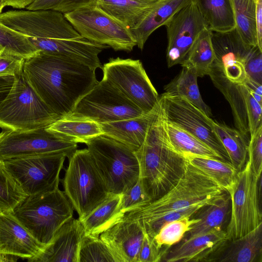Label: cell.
Listing matches in <instances>:
<instances>
[{
  "instance_id": "cell-1",
  "label": "cell",
  "mask_w": 262,
  "mask_h": 262,
  "mask_svg": "<svg viewBox=\"0 0 262 262\" xmlns=\"http://www.w3.org/2000/svg\"><path fill=\"white\" fill-rule=\"evenodd\" d=\"M0 22L25 35L37 51L77 61L95 71L102 69L98 55L109 47L82 37L61 12L10 10L0 14Z\"/></svg>"
},
{
  "instance_id": "cell-2",
  "label": "cell",
  "mask_w": 262,
  "mask_h": 262,
  "mask_svg": "<svg viewBox=\"0 0 262 262\" xmlns=\"http://www.w3.org/2000/svg\"><path fill=\"white\" fill-rule=\"evenodd\" d=\"M23 68L33 89L60 118L70 115L98 82L89 66L42 51L25 58Z\"/></svg>"
},
{
  "instance_id": "cell-3",
  "label": "cell",
  "mask_w": 262,
  "mask_h": 262,
  "mask_svg": "<svg viewBox=\"0 0 262 262\" xmlns=\"http://www.w3.org/2000/svg\"><path fill=\"white\" fill-rule=\"evenodd\" d=\"M135 154L139 165V179L152 201L173 187L185 171L188 161L168 139L160 97L144 140Z\"/></svg>"
},
{
  "instance_id": "cell-4",
  "label": "cell",
  "mask_w": 262,
  "mask_h": 262,
  "mask_svg": "<svg viewBox=\"0 0 262 262\" xmlns=\"http://www.w3.org/2000/svg\"><path fill=\"white\" fill-rule=\"evenodd\" d=\"M225 191L188 162L173 187L147 205L126 213L122 219L136 220L143 227L171 211L194 204L208 205Z\"/></svg>"
},
{
  "instance_id": "cell-5",
  "label": "cell",
  "mask_w": 262,
  "mask_h": 262,
  "mask_svg": "<svg viewBox=\"0 0 262 262\" xmlns=\"http://www.w3.org/2000/svg\"><path fill=\"white\" fill-rule=\"evenodd\" d=\"M23 66L14 75L10 92L0 103V128L3 130L46 128L60 118L33 89Z\"/></svg>"
},
{
  "instance_id": "cell-6",
  "label": "cell",
  "mask_w": 262,
  "mask_h": 262,
  "mask_svg": "<svg viewBox=\"0 0 262 262\" xmlns=\"http://www.w3.org/2000/svg\"><path fill=\"white\" fill-rule=\"evenodd\" d=\"M73 211L64 192L58 188L52 191L27 196L11 213L46 247L61 226L73 217Z\"/></svg>"
},
{
  "instance_id": "cell-7",
  "label": "cell",
  "mask_w": 262,
  "mask_h": 262,
  "mask_svg": "<svg viewBox=\"0 0 262 262\" xmlns=\"http://www.w3.org/2000/svg\"><path fill=\"white\" fill-rule=\"evenodd\" d=\"M63 185L80 221L111 194L88 148L77 149L69 159Z\"/></svg>"
},
{
  "instance_id": "cell-8",
  "label": "cell",
  "mask_w": 262,
  "mask_h": 262,
  "mask_svg": "<svg viewBox=\"0 0 262 262\" xmlns=\"http://www.w3.org/2000/svg\"><path fill=\"white\" fill-rule=\"evenodd\" d=\"M85 144L110 194H121L139 178V165L135 151L104 135Z\"/></svg>"
},
{
  "instance_id": "cell-9",
  "label": "cell",
  "mask_w": 262,
  "mask_h": 262,
  "mask_svg": "<svg viewBox=\"0 0 262 262\" xmlns=\"http://www.w3.org/2000/svg\"><path fill=\"white\" fill-rule=\"evenodd\" d=\"M261 175L254 174L249 157L244 167L237 173L235 185L229 193L231 209L226 230L227 239L239 238L262 223L261 191L258 188Z\"/></svg>"
},
{
  "instance_id": "cell-10",
  "label": "cell",
  "mask_w": 262,
  "mask_h": 262,
  "mask_svg": "<svg viewBox=\"0 0 262 262\" xmlns=\"http://www.w3.org/2000/svg\"><path fill=\"white\" fill-rule=\"evenodd\" d=\"M64 15L80 35L91 42L127 52L137 46L129 28L102 10L97 2Z\"/></svg>"
},
{
  "instance_id": "cell-11",
  "label": "cell",
  "mask_w": 262,
  "mask_h": 262,
  "mask_svg": "<svg viewBox=\"0 0 262 262\" xmlns=\"http://www.w3.org/2000/svg\"><path fill=\"white\" fill-rule=\"evenodd\" d=\"M105 81L144 113L151 111L160 96L138 59L111 58L101 69Z\"/></svg>"
},
{
  "instance_id": "cell-12",
  "label": "cell",
  "mask_w": 262,
  "mask_h": 262,
  "mask_svg": "<svg viewBox=\"0 0 262 262\" xmlns=\"http://www.w3.org/2000/svg\"><path fill=\"white\" fill-rule=\"evenodd\" d=\"M66 155L63 153L32 155L4 160L6 169L27 196L58 188Z\"/></svg>"
},
{
  "instance_id": "cell-13",
  "label": "cell",
  "mask_w": 262,
  "mask_h": 262,
  "mask_svg": "<svg viewBox=\"0 0 262 262\" xmlns=\"http://www.w3.org/2000/svg\"><path fill=\"white\" fill-rule=\"evenodd\" d=\"M143 114L139 107L102 79L78 101L72 113L66 117L103 123Z\"/></svg>"
},
{
  "instance_id": "cell-14",
  "label": "cell",
  "mask_w": 262,
  "mask_h": 262,
  "mask_svg": "<svg viewBox=\"0 0 262 262\" xmlns=\"http://www.w3.org/2000/svg\"><path fill=\"white\" fill-rule=\"evenodd\" d=\"M77 149L76 142L40 128L0 133V160L48 154L63 153L70 159Z\"/></svg>"
},
{
  "instance_id": "cell-15",
  "label": "cell",
  "mask_w": 262,
  "mask_h": 262,
  "mask_svg": "<svg viewBox=\"0 0 262 262\" xmlns=\"http://www.w3.org/2000/svg\"><path fill=\"white\" fill-rule=\"evenodd\" d=\"M160 97L167 121L191 134L208 146L223 161L230 163L215 132L214 121L185 98L164 93Z\"/></svg>"
},
{
  "instance_id": "cell-16",
  "label": "cell",
  "mask_w": 262,
  "mask_h": 262,
  "mask_svg": "<svg viewBox=\"0 0 262 262\" xmlns=\"http://www.w3.org/2000/svg\"><path fill=\"white\" fill-rule=\"evenodd\" d=\"M164 26L167 31L168 68L184 62L198 34L208 27L193 1L175 13Z\"/></svg>"
},
{
  "instance_id": "cell-17",
  "label": "cell",
  "mask_w": 262,
  "mask_h": 262,
  "mask_svg": "<svg viewBox=\"0 0 262 262\" xmlns=\"http://www.w3.org/2000/svg\"><path fill=\"white\" fill-rule=\"evenodd\" d=\"M231 106L235 127L244 135H253L262 126V107L243 83L230 81L211 68L208 75Z\"/></svg>"
},
{
  "instance_id": "cell-18",
  "label": "cell",
  "mask_w": 262,
  "mask_h": 262,
  "mask_svg": "<svg viewBox=\"0 0 262 262\" xmlns=\"http://www.w3.org/2000/svg\"><path fill=\"white\" fill-rule=\"evenodd\" d=\"M211 41L215 59L211 68L231 82L243 83L247 78L245 64L255 47L246 44L236 28L226 32H212Z\"/></svg>"
},
{
  "instance_id": "cell-19",
  "label": "cell",
  "mask_w": 262,
  "mask_h": 262,
  "mask_svg": "<svg viewBox=\"0 0 262 262\" xmlns=\"http://www.w3.org/2000/svg\"><path fill=\"white\" fill-rule=\"evenodd\" d=\"M145 233L138 221L122 219L102 232L99 237L116 262H138Z\"/></svg>"
},
{
  "instance_id": "cell-20",
  "label": "cell",
  "mask_w": 262,
  "mask_h": 262,
  "mask_svg": "<svg viewBox=\"0 0 262 262\" xmlns=\"http://www.w3.org/2000/svg\"><path fill=\"white\" fill-rule=\"evenodd\" d=\"M45 248L11 212H0V253L31 261Z\"/></svg>"
},
{
  "instance_id": "cell-21",
  "label": "cell",
  "mask_w": 262,
  "mask_h": 262,
  "mask_svg": "<svg viewBox=\"0 0 262 262\" xmlns=\"http://www.w3.org/2000/svg\"><path fill=\"white\" fill-rule=\"evenodd\" d=\"M84 229L78 219L73 217L56 232L51 242L31 262H78Z\"/></svg>"
},
{
  "instance_id": "cell-22",
  "label": "cell",
  "mask_w": 262,
  "mask_h": 262,
  "mask_svg": "<svg viewBox=\"0 0 262 262\" xmlns=\"http://www.w3.org/2000/svg\"><path fill=\"white\" fill-rule=\"evenodd\" d=\"M227 239L226 230L214 229L208 232L186 237L167 250L161 261L187 262L204 261Z\"/></svg>"
},
{
  "instance_id": "cell-23",
  "label": "cell",
  "mask_w": 262,
  "mask_h": 262,
  "mask_svg": "<svg viewBox=\"0 0 262 262\" xmlns=\"http://www.w3.org/2000/svg\"><path fill=\"white\" fill-rule=\"evenodd\" d=\"M220 262H261L262 223L246 234L226 239L205 260Z\"/></svg>"
},
{
  "instance_id": "cell-24",
  "label": "cell",
  "mask_w": 262,
  "mask_h": 262,
  "mask_svg": "<svg viewBox=\"0 0 262 262\" xmlns=\"http://www.w3.org/2000/svg\"><path fill=\"white\" fill-rule=\"evenodd\" d=\"M157 104L151 111L141 116L100 123L103 135L123 144L134 151L137 150L144 140L149 124L155 115Z\"/></svg>"
},
{
  "instance_id": "cell-25",
  "label": "cell",
  "mask_w": 262,
  "mask_h": 262,
  "mask_svg": "<svg viewBox=\"0 0 262 262\" xmlns=\"http://www.w3.org/2000/svg\"><path fill=\"white\" fill-rule=\"evenodd\" d=\"M192 0H162L130 31L138 47L142 50L149 36Z\"/></svg>"
},
{
  "instance_id": "cell-26",
  "label": "cell",
  "mask_w": 262,
  "mask_h": 262,
  "mask_svg": "<svg viewBox=\"0 0 262 262\" xmlns=\"http://www.w3.org/2000/svg\"><path fill=\"white\" fill-rule=\"evenodd\" d=\"M231 204L229 193L225 191L210 204L202 207L195 215L198 221L185 234L189 237L208 232L214 229H224L229 221Z\"/></svg>"
},
{
  "instance_id": "cell-27",
  "label": "cell",
  "mask_w": 262,
  "mask_h": 262,
  "mask_svg": "<svg viewBox=\"0 0 262 262\" xmlns=\"http://www.w3.org/2000/svg\"><path fill=\"white\" fill-rule=\"evenodd\" d=\"M162 0H97L99 7L129 29L133 28Z\"/></svg>"
},
{
  "instance_id": "cell-28",
  "label": "cell",
  "mask_w": 262,
  "mask_h": 262,
  "mask_svg": "<svg viewBox=\"0 0 262 262\" xmlns=\"http://www.w3.org/2000/svg\"><path fill=\"white\" fill-rule=\"evenodd\" d=\"M121 194L110 195L80 222L85 235L100 234L120 221L123 216L118 212Z\"/></svg>"
},
{
  "instance_id": "cell-29",
  "label": "cell",
  "mask_w": 262,
  "mask_h": 262,
  "mask_svg": "<svg viewBox=\"0 0 262 262\" xmlns=\"http://www.w3.org/2000/svg\"><path fill=\"white\" fill-rule=\"evenodd\" d=\"M192 1L212 32H226L236 28L230 0Z\"/></svg>"
},
{
  "instance_id": "cell-30",
  "label": "cell",
  "mask_w": 262,
  "mask_h": 262,
  "mask_svg": "<svg viewBox=\"0 0 262 262\" xmlns=\"http://www.w3.org/2000/svg\"><path fill=\"white\" fill-rule=\"evenodd\" d=\"M195 72L182 67L181 72L164 87L167 95L185 98L210 117L211 110L203 101L200 94Z\"/></svg>"
},
{
  "instance_id": "cell-31",
  "label": "cell",
  "mask_w": 262,
  "mask_h": 262,
  "mask_svg": "<svg viewBox=\"0 0 262 262\" xmlns=\"http://www.w3.org/2000/svg\"><path fill=\"white\" fill-rule=\"evenodd\" d=\"M46 129L77 143H85L92 138L103 135L100 123L88 119L69 117L58 119Z\"/></svg>"
},
{
  "instance_id": "cell-32",
  "label": "cell",
  "mask_w": 262,
  "mask_h": 262,
  "mask_svg": "<svg viewBox=\"0 0 262 262\" xmlns=\"http://www.w3.org/2000/svg\"><path fill=\"white\" fill-rule=\"evenodd\" d=\"M212 33L208 27L204 28L197 35L186 59L181 64L194 71L198 77L209 75L215 59Z\"/></svg>"
},
{
  "instance_id": "cell-33",
  "label": "cell",
  "mask_w": 262,
  "mask_h": 262,
  "mask_svg": "<svg viewBox=\"0 0 262 262\" xmlns=\"http://www.w3.org/2000/svg\"><path fill=\"white\" fill-rule=\"evenodd\" d=\"M214 130L225 148L230 163L238 172L244 167L248 158L249 141L237 129L214 121Z\"/></svg>"
},
{
  "instance_id": "cell-34",
  "label": "cell",
  "mask_w": 262,
  "mask_h": 262,
  "mask_svg": "<svg viewBox=\"0 0 262 262\" xmlns=\"http://www.w3.org/2000/svg\"><path fill=\"white\" fill-rule=\"evenodd\" d=\"M188 162L229 193L234 187L237 172L230 163L219 159L186 156Z\"/></svg>"
},
{
  "instance_id": "cell-35",
  "label": "cell",
  "mask_w": 262,
  "mask_h": 262,
  "mask_svg": "<svg viewBox=\"0 0 262 262\" xmlns=\"http://www.w3.org/2000/svg\"><path fill=\"white\" fill-rule=\"evenodd\" d=\"M165 126L170 143L181 154L185 156L189 155L222 160L204 142L185 130L167 121L165 119Z\"/></svg>"
},
{
  "instance_id": "cell-36",
  "label": "cell",
  "mask_w": 262,
  "mask_h": 262,
  "mask_svg": "<svg viewBox=\"0 0 262 262\" xmlns=\"http://www.w3.org/2000/svg\"><path fill=\"white\" fill-rule=\"evenodd\" d=\"M236 28L247 45L257 46L255 26L256 0H230Z\"/></svg>"
},
{
  "instance_id": "cell-37",
  "label": "cell",
  "mask_w": 262,
  "mask_h": 262,
  "mask_svg": "<svg viewBox=\"0 0 262 262\" xmlns=\"http://www.w3.org/2000/svg\"><path fill=\"white\" fill-rule=\"evenodd\" d=\"M0 160V212H11L26 197Z\"/></svg>"
},
{
  "instance_id": "cell-38",
  "label": "cell",
  "mask_w": 262,
  "mask_h": 262,
  "mask_svg": "<svg viewBox=\"0 0 262 262\" xmlns=\"http://www.w3.org/2000/svg\"><path fill=\"white\" fill-rule=\"evenodd\" d=\"M198 220V218L186 216L169 222L163 226L152 238L159 248L169 249L183 239Z\"/></svg>"
},
{
  "instance_id": "cell-39",
  "label": "cell",
  "mask_w": 262,
  "mask_h": 262,
  "mask_svg": "<svg viewBox=\"0 0 262 262\" xmlns=\"http://www.w3.org/2000/svg\"><path fill=\"white\" fill-rule=\"evenodd\" d=\"M28 58L38 51L27 37L0 22V50Z\"/></svg>"
},
{
  "instance_id": "cell-40",
  "label": "cell",
  "mask_w": 262,
  "mask_h": 262,
  "mask_svg": "<svg viewBox=\"0 0 262 262\" xmlns=\"http://www.w3.org/2000/svg\"><path fill=\"white\" fill-rule=\"evenodd\" d=\"M116 262L111 251L99 236L85 235L80 243L78 262Z\"/></svg>"
},
{
  "instance_id": "cell-41",
  "label": "cell",
  "mask_w": 262,
  "mask_h": 262,
  "mask_svg": "<svg viewBox=\"0 0 262 262\" xmlns=\"http://www.w3.org/2000/svg\"><path fill=\"white\" fill-rule=\"evenodd\" d=\"M151 201V197L139 178L134 185L121 194L118 212L123 216L126 213L143 207Z\"/></svg>"
},
{
  "instance_id": "cell-42",
  "label": "cell",
  "mask_w": 262,
  "mask_h": 262,
  "mask_svg": "<svg viewBox=\"0 0 262 262\" xmlns=\"http://www.w3.org/2000/svg\"><path fill=\"white\" fill-rule=\"evenodd\" d=\"M97 2V0H34L26 7L28 10H50L63 14Z\"/></svg>"
},
{
  "instance_id": "cell-43",
  "label": "cell",
  "mask_w": 262,
  "mask_h": 262,
  "mask_svg": "<svg viewBox=\"0 0 262 262\" xmlns=\"http://www.w3.org/2000/svg\"><path fill=\"white\" fill-rule=\"evenodd\" d=\"M206 206L207 205L202 204H194L171 211L142 228L147 234L153 237L165 224L186 216L191 217L195 215L202 207Z\"/></svg>"
},
{
  "instance_id": "cell-44",
  "label": "cell",
  "mask_w": 262,
  "mask_h": 262,
  "mask_svg": "<svg viewBox=\"0 0 262 262\" xmlns=\"http://www.w3.org/2000/svg\"><path fill=\"white\" fill-rule=\"evenodd\" d=\"M248 154L254 174L257 177L259 176L262 172V126L250 136Z\"/></svg>"
},
{
  "instance_id": "cell-45",
  "label": "cell",
  "mask_w": 262,
  "mask_h": 262,
  "mask_svg": "<svg viewBox=\"0 0 262 262\" xmlns=\"http://www.w3.org/2000/svg\"><path fill=\"white\" fill-rule=\"evenodd\" d=\"M168 249L165 247L159 248L154 238L145 232L140 249L138 262L161 261L162 256Z\"/></svg>"
},
{
  "instance_id": "cell-46",
  "label": "cell",
  "mask_w": 262,
  "mask_h": 262,
  "mask_svg": "<svg viewBox=\"0 0 262 262\" xmlns=\"http://www.w3.org/2000/svg\"><path fill=\"white\" fill-rule=\"evenodd\" d=\"M25 59L4 49L0 50V77L14 76L23 67Z\"/></svg>"
},
{
  "instance_id": "cell-47",
  "label": "cell",
  "mask_w": 262,
  "mask_h": 262,
  "mask_svg": "<svg viewBox=\"0 0 262 262\" xmlns=\"http://www.w3.org/2000/svg\"><path fill=\"white\" fill-rule=\"evenodd\" d=\"M247 78L262 84V51L255 47L245 64Z\"/></svg>"
},
{
  "instance_id": "cell-48",
  "label": "cell",
  "mask_w": 262,
  "mask_h": 262,
  "mask_svg": "<svg viewBox=\"0 0 262 262\" xmlns=\"http://www.w3.org/2000/svg\"><path fill=\"white\" fill-rule=\"evenodd\" d=\"M255 26L257 47L262 51V0H256Z\"/></svg>"
},
{
  "instance_id": "cell-49",
  "label": "cell",
  "mask_w": 262,
  "mask_h": 262,
  "mask_svg": "<svg viewBox=\"0 0 262 262\" xmlns=\"http://www.w3.org/2000/svg\"><path fill=\"white\" fill-rule=\"evenodd\" d=\"M243 83L248 88L255 100L262 105L261 84L248 78Z\"/></svg>"
},
{
  "instance_id": "cell-50",
  "label": "cell",
  "mask_w": 262,
  "mask_h": 262,
  "mask_svg": "<svg viewBox=\"0 0 262 262\" xmlns=\"http://www.w3.org/2000/svg\"><path fill=\"white\" fill-rule=\"evenodd\" d=\"M14 80V76L0 77V103L7 97L11 91Z\"/></svg>"
},
{
  "instance_id": "cell-51",
  "label": "cell",
  "mask_w": 262,
  "mask_h": 262,
  "mask_svg": "<svg viewBox=\"0 0 262 262\" xmlns=\"http://www.w3.org/2000/svg\"><path fill=\"white\" fill-rule=\"evenodd\" d=\"M6 2L7 6L12 7L14 8L23 9L30 5L34 0H4Z\"/></svg>"
},
{
  "instance_id": "cell-52",
  "label": "cell",
  "mask_w": 262,
  "mask_h": 262,
  "mask_svg": "<svg viewBox=\"0 0 262 262\" xmlns=\"http://www.w3.org/2000/svg\"><path fill=\"white\" fill-rule=\"evenodd\" d=\"M18 258L12 255L0 253V262L16 261Z\"/></svg>"
},
{
  "instance_id": "cell-53",
  "label": "cell",
  "mask_w": 262,
  "mask_h": 262,
  "mask_svg": "<svg viewBox=\"0 0 262 262\" xmlns=\"http://www.w3.org/2000/svg\"><path fill=\"white\" fill-rule=\"evenodd\" d=\"M7 6L6 2L4 0H0V14L2 13V10L4 8Z\"/></svg>"
}]
</instances>
